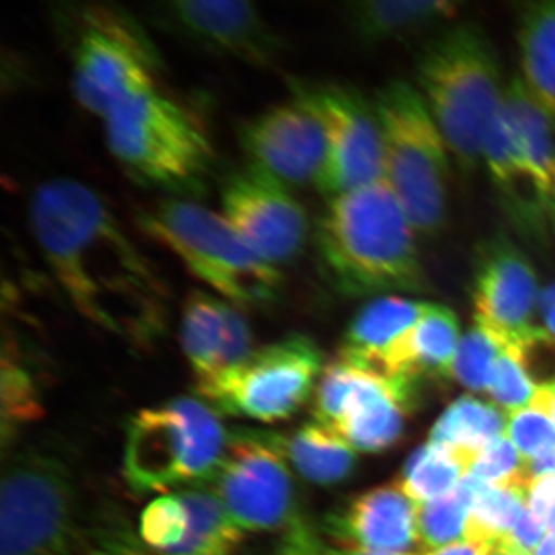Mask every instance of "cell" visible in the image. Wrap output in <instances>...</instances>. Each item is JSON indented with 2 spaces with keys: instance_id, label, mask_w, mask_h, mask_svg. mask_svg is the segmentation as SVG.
Returning a JSON list of instances; mask_svg holds the SVG:
<instances>
[{
  "instance_id": "obj_45",
  "label": "cell",
  "mask_w": 555,
  "mask_h": 555,
  "mask_svg": "<svg viewBox=\"0 0 555 555\" xmlns=\"http://www.w3.org/2000/svg\"><path fill=\"white\" fill-rule=\"evenodd\" d=\"M489 555H529L521 553V551L516 550L511 545H507L503 540H494L492 542L491 551H489Z\"/></svg>"
},
{
  "instance_id": "obj_35",
  "label": "cell",
  "mask_w": 555,
  "mask_h": 555,
  "mask_svg": "<svg viewBox=\"0 0 555 555\" xmlns=\"http://www.w3.org/2000/svg\"><path fill=\"white\" fill-rule=\"evenodd\" d=\"M506 434L525 460L555 451V423L550 409L534 397L528 406L509 412Z\"/></svg>"
},
{
  "instance_id": "obj_1",
  "label": "cell",
  "mask_w": 555,
  "mask_h": 555,
  "mask_svg": "<svg viewBox=\"0 0 555 555\" xmlns=\"http://www.w3.org/2000/svg\"><path fill=\"white\" fill-rule=\"evenodd\" d=\"M30 225L80 315L131 345L163 337L166 287L93 189L75 179L46 182L33 195Z\"/></svg>"
},
{
  "instance_id": "obj_30",
  "label": "cell",
  "mask_w": 555,
  "mask_h": 555,
  "mask_svg": "<svg viewBox=\"0 0 555 555\" xmlns=\"http://www.w3.org/2000/svg\"><path fill=\"white\" fill-rule=\"evenodd\" d=\"M0 408V443L3 452H7L25 427L38 422L43 415L38 385L22 363L16 349L9 345L3 347Z\"/></svg>"
},
{
  "instance_id": "obj_26",
  "label": "cell",
  "mask_w": 555,
  "mask_h": 555,
  "mask_svg": "<svg viewBox=\"0 0 555 555\" xmlns=\"http://www.w3.org/2000/svg\"><path fill=\"white\" fill-rule=\"evenodd\" d=\"M505 412L476 397L459 398L430 430V443L476 455L491 441L505 436Z\"/></svg>"
},
{
  "instance_id": "obj_38",
  "label": "cell",
  "mask_w": 555,
  "mask_h": 555,
  "mask_svg": "<svg viewBox=\"0 0 555 555\" xmlns=\"http://www.w3.org/2000/svg\"><path fill=\"white\" fill-rule=\"evenodd\" d=\"M506 346L537 389L555 385V337L545 327H531Z\"/></svg>"
},
{
  "instance_id": "obj_42",
  "label": "cell",
  "mask_w": 555,
  "mask_h": 555,
  "mask_svg": "<svg viewBox=\"0 0 555 555\" xmlns=\"http://www.w3.org/2000/svg\"><path fill=\"white\" fill-rule=\"evenodd\" d=\"M491 546V540L467 537V539L451 543V545L433 551H423V553L416 555H489Z\"/></svg>"
},
{
  "instance_id": "obj_12",
  "label": "cell",
  "mask_w": 555,
  "mask_h": 555,
  "mask_svg": "<svg viewBox=\"0 0 555 555\" xmlns=\"http://www.w3.org/2000/svg\"><path fill=\"white\" fill-rule=\"evenodd\" d=\"M155 53L131 22L90 11L75 46L73 91L93 115H109L124 102L156 89Z\"/></svg>"
},
{
  "instance_id": "obj_6",
  "label": "cell",
  "mask_w": 555,
  "mask_h": 555,
  "mask_svg": "<svg viewBox=\"0 0 555 555\" xmlns=\"http://www.w3.org/2000/svg\"><path fill=\"white\" fill-rule=\"evenodd\" d=\"M105 139L127 173L173 193L203 189L214 169V149L198 122L153 89L105 116Z\"/></svg>"
},
{
  "instance_id": "obj_17",
  "label": "cell",
  "mask_w": 555,
  "mask_h": 555,
  "mask_svg": "<svg viewBox=\"0 0 555 555\" xmlns=\"http://www.w3.org/2000/svg\"><path fill=\"white\" fill-rule=\"evenodd\" d=\"M171 22L199 46L250 64L269 65L280 42L254 0H164Z\"/></svg>"
},
{
  "instance_id": "obj_27",
  "label": "cell",
  "mask_w": 555,
  "mask_h": 555,
  "mask_svg": "<svg viewBox=\"0 0 555 555\" xmlns=\"http://www.w3.org/2000/svg\"><path fill=\"white\" fill-rule=\"evenodd\" d=\"M507 118L516 130L518 142L539 177L551 189L555 179V127L545 109L526 89L524 80L514 79L503 100Z\"/></svg>"
},
{
  "instance_id": "obj_23",
  "label": "cell",
  "mask_w": 555,
  "mask_h": 555,
  "mask_svg": "<svg viewBox=\"0 0 555 555\" xmlns=\"http://www.w3.org/2000/svg\"><path fill=\"white\" fill-rule=\"evenodd\" d=\"M275 441L288 466L310 483H343L356 470V449L317 420L298 427L291 436L275 434Z\"/></svg>"
},
{
  "instance_id": "obj_3",
  "label": "cell",
  "mask_w": 555,
  "mask_h": 555,
  "mask_svg": "<svg viewBox=\"0 0 555 555\" xmlns=\"http://www.w3.org/2000/svg\"><path fill=\"white\" fill-rule=\"evenodd\" d=\"M416 80L460 169L476 170L506 91L491 40L474 24L447 28L420 54Z\"/></svg>"
},
{
  "instance_id": "obj_41",
  "label": "cell",
  "mask_w": 555,
  "mask_h": 555,
  "mask_svg": "<svg viewBox=\"0 0 555 555\" xmlns=\"http://www.w3.org/2000/svg\"><path fill=\"white\" fill-rule=\"evenodd\" d=\"M284 550L294 551L302 555H416V554H389L377 553V551L358 550V547L346 546H324L313 534V531L305 532V534L295 537L284 543Z\"/></svg>"
},
{
  "instance_id": "obj_29",
  "label": "cell",
  "mask_w": 555,
  "mask_h": 555,
  "mask_svg": "<svg viewBox=\"0 0 555 555\" xmlns=\"http://www.w3.org/2000/svg\"><path fill=\"white\" fill-rule=\"evenodd\" d=\"M477 483V478L467 474L448 495L418 503L416 525L422 553L451 545L469 537L470 509Z\"/></svg>"
},
{
  "instance_id": "obj_7",
  "label": "cell",
  "mask_w": 555,
  "mask_h": 555,
  "mask_svg": "<svg viewBox=\"0 0 555 555\" xmlns=\"http://www.w3.org/2000/svg\"><path fill=\"white\" fill-rule=\"evenodd\" d=\"M382 126L386 181L406 211L412 228L433 238L448 217V144L422 93L393 80L374 102Z\"/></svg>"
},
{
  "instance_id": "obj_43",
  "label": "cell",
  "mask_w": 555,
  "mask_h": 555,
  "mask_svg": "<svg viewBox=\"0 0 555 555\" xmlns=\"http://www.w3.org/2000/svg\"><path fill=\"white\" fill-rule=\"evenodd\" d=\"M539 313L546 331L555 337V283L540 292Z\"/></svg>"
},
{
  "instance_id": "obj_48",
  "label": "cell",
  "mask_w": 555,
  "mask_h": 555,
  "mask_svg": "<svg viewBox=\"0 0 555 555\" xmlns=\"http://www.w3.org/2000/svg\"><path fill=\"white\" fill-rule=\"evenodd\" d=\"M281 555H302V554L292 553V551L283 550V551H281Z\"/></svg>"
},
{
  "instance_id": "obj_32",
  "label": "cell",
  "mask_w": 555,
  "mask_h": 555,
  "mask_svg": "<svg viewBox=\"0 0 555 555\" xmlns=\"http://www.w3.org/2000/svg\"><path fill=\"white\" fill-rule=\"evenodd\" d=\"M506 343L491 328L477 323L460 339L452 363V377L473 392L488 390L496 358Z\"/></svg>"
},
{
  "instance_id": "obj_8",
  "label": "cell",
  "mask_w": 555,
  "mask_h": 555,
  "mask_svg": "<svg viewBox=\"0 0 555 555\" xmlns=\"http://www.w3.org/2000/svg\"><path fill=\"white\" fill-rule=\"evenodd\" d=\"M79 540L67 463L47 451L14 455L0 489V555H72Z\"/></svg>"
},
{
  "instance_id": "obj_2",
  "label": "cell",
  "mask_w": 555,
  "mask_h": 555,
  "mask_svg": "<svg viewBox=\"0 0 555 555\" xmlns=\"http://www.w3.org/2000/svg\"><path fill=\"white\" fill-rule=\"evenodd\" d=\"M415 229L386 179L331 198L317 224L318 257L338 292L372 297L425 291Z\"/></svg>"
},
{
  "instance_id": "obj_46",
  "label": "cell",
  "mask_w": 555,
  "mask_h": 555,
  "mask_svg": "<svg viewBox=\"0 0 555 555\" xmlns=\"http://www.w3.org/2000/svg\"><path fill=\"white\" fill-rule=\"evenodd\" d=\"M534 555H555V532L542 540Z\"/></svg>"
},
{
  "instance_id": "obj_25",
  "label": "cell",
  "mask_w": 555,
  "mask_h": 555,
  "mask_svg": "<svg viewBox=\"0 0 555 555\" xmlns=\"http://www.w3.org/2000/svg\"><path fill=\"white\" fill-rule=\"evenodd\" d=\"M188 509L189 526L179 545L159 555H235L246 532L230 516L217 492L207 486L177 491Z\"/></svg>"
},
{
  "instance_id": "obj_31",
  "label": "cell",
  "mask_w": 555,
  "mask_h": 555,
  "mask_svg": "<svg viewBox=\"0 0 555 555\" xmlns=\"http://www.w3.org/2000/svg\"><path fill=\"white\" fill-rule=\"evenodd\" d=\"M526 509L528 489L502 488L478 480L470 509L469 537L491 542L503 539L516 528Z\"/></svg>"
},
{
  "instance_id": "obj_4",
  "label": "cell",
  "mask_w": 555,
  "mask_h": 555,
  "mask_svg": "<svg viewBox=\"0 0 555 555\" xmlns=\"http://www.w3.org/2000/svg\"><path fill=\"white\" fill-rule=\"evenodd\" d=\"M229 437L217 409L203 398L142 409L127 426L124 477L138 495L203 485L217 473Z\"/></svg>"
},
{
  "instance_id": "obj_19",
  "label": "cell",
  "mask_w": 555,
  "mask_h": 555,
  "mask_svg": "<svg viewBox=\"0 0 555 555\" xmlns=\"http://www.w3.org/2000/svg\"><path fill=\"white\" fill-rule=\"evenodd\" d=\"M181 345L198 383L238 366L254 352V334L235 305L193 292L181 318Z\"/></svg>"
},
{
  "instance_id": "obj_49",
  "label": "cell",
  "mask_w": 555,
  "mask_h": 555,
  "mask_svg": "<svg viewBox=\"0 0 555 555\" xmlns=\"http://www.w3.org/2000/svg\"><path fill=\"white\" fill-rule=\"evenodd\" d=\"M281 555V554H280Z\"/></svg>"
},
{
  "instance_id": "obj_22",
  "label": "cell",
  "mask_w": 555,
  "mask_h": 555,
  "mask_svg": "<svg viewBox=\"0 0 555 555\" xmlns=\"http://www.w3.org/2000/svg\"><path fill=\"white\" fill-rule=\"evenodd\" d=\"M517 42L520 79L555 127V0H524Z\"/></svg>"
},
{
  "instance_id": "obj_10",
  "label": "cell",
  "mask_w": 555,
  "mask_h": 555,
  "mask_svg": "<svg viewBox=\"0 0 555 555\" xmlns=\"http://www.w3.org/2000/svg\"><path fill=\"white\" fill-rule=\"evenodd\" d=\"M275 434L236 430L211 477V489L244 532H284L301 524L294 477Z\"/></svg>"
},
{
  "instance_id": "obj_11",
  "label": "cell",
  "mask_w": 555,
  "mask_h": 555,
  "mask_svg": "<svg viewBox=\"0 0 555 555\" xmlns=\"http://www.w3.org/2000/svg\"><path fill=\"white\" fill-rule=\"evenodd\" d=\"M294 98L317 116L326 137V160L315 188L335 198L386 179L382 126L375 104L352 87L295 82Z\"/></svg>"
},
{
  "instance_id": "obj_21",
  "label": "cell",
  "mask_w": 555,
  "mask_h": 555,
  "mask_svg": "<svg viewBox=\"0 0 555 555\" xmlns=\"http://www.w3.org/2000/svg\"><path fill=\"white\" fill-rule=\"evenodd\" d=\"M427 308L429 302L392 295L372 299L350 321L338 358L372 371L398 339L418 323Z\"/></svg>"
},
{
  "instance_id": "obj_9",
  "label": "cell",
  "mask_w": 555,
  "mask_h": 555,
  "mask_svg": "<svg viewBox=\"0 0 555 555\" xmlns=\"http://www.w3.org/2000/svg\"><path fill=\"white\" fill-rule=\"evenodd\" d=\"M324 367L323 352L312 338L288 335L196 387L201 398L222 414L276 423L308 403Z\"/></svg>"
},
{
  "instance_id": "obj_44",
  "label": "cell",
  "mask_w": 555,
  "mask_h": 555,
  "mask_svg": "<svg viewBox=\"0 0 555 555\" xmlns=\"http://www.w3.org/2000/svg\"><path fill=\"white\" fill-rule=\"evenodd\" d=\"M535 397L546 404V408L550 409V414L553 416L555 423V385L551 387H543V389H537Z\"/></svg>"
},
{
  "instance_id": "obj_5",
  "label": "cell",
  "mask_w": 555,
  "mask_h": 555,
  "mask_svg": "<svg viewBox=\"0 0 555 555\" xmlns=\"http://www.w3.org/2000/svg\"><path fill=\"white\" fill-rule=\"evenodd\" d=\"M139 224L232 305L269 306L283 291L280 269L259 257L228 219L201 204L164 201L144 211Z\"/></svg>"
},
{
  "instance_id": "obj_24",
  "label": "cell",
  "mask_w": 555,
  "mask_h": 555,
  "mask_svg": "<svg viewBox=\"0 0 555 555\" xmlns=\"http://www.w3.org/2000/svg\"><path fill=\"white\" fill-rule=\"evenodd\" d=\"M466 0H349L353 28L367 43L386 42L447 20Z\"/></svg>"
},
{
  "instance_id": "obj_40",
  "label": "cell",
  "mask_w": 555,
  "mask_h": 555,
  "mask_svg": "<svg viewBox=\"0 0 555 555\" xmlns=\"http://www.w3.org/2000/svg\"><path fill=\"white\" fill-rule=\"evenodd\" d=\"M545 525L532 514L528 506L516 528L500 540L506 542L507 545L516 547L521 553L534 555L537 547L542 543L543 535H545Z\"/></svg>"
},
{
  "instance_id": "obj_15",
  "label": "cell",
  "mask_w": 555,
  "mask_h": 555,
  "mask_svg": "<svg viewBox=\"0 0 555 555\" xmlns=\"http://www.w3.org/2000/svg\"><path fill=\"white\" fill-rule=\"evenodd\" d=\"M248 167L291 188L317 185L326 160L320 120L295 98L259 113L240 130Z\"/></svg>"
},
{
  "instance_id": "obj_36",
  "label": "cell",
  "mask_w": 555,
  "mask_h": 555,
  "mask_svg": "<svg viewBox=\"0 0 555 555\" xmlns=\"http://www.w3.org/2000/svg\"><path fill=\"white\" fill-rule=\"evenodd\" d=\"M486 392L503 411L514 412L534 400L537 387L509 347H503L496 358Z\"/></svg>"
},
{
  "instance_id": "obj_37",
  "label": "cell",
  "mask_w": 555,
  "mask_h": 555,
  "mask_svg": "<svg viewBox=\"0 0 555 555\" xmlns=\"http://www.w3.org/2000/svg\"><path fill=\"white\" fill-rule=\"evenodd\" d=\"M83 540L87 555H150L129 521L115 513L101 514Z\"/></svg>"
},
{
  "instance_id": "obj_16",
  "label": "cell",
  "mask_w": 555,
  "mask_h": 555,
  "mask_svg": "<svg viewBox=\"0 0 555 555\" xmlns=\"http://www.w3.org/2000/svg\"><path fill=\"white\" fill-rule=\"evenodd\" d=\"M540 292L534 268L509 240L495 238L480 248L473 288L476 321L506 345L534 327Z\"/></svg>"
},
{
  "instance_id": "obj_28",
  "label": "cell",
  "mask_w": 555,
  "mask_h": 555,
  "mask_svg": "<svg viewBox=\"0 0 555 555\" xmlns=\"http://www.w3.org/2000/svg\"><path fill=\"white\" fill-rule=\"evenodd\" d=\"M476 455L456 449L426 444L416 449L404 467L400 485L416 503L440 499L454 491L467 476Z\"/></svg>"
},
{
  "instance_id": "obj_39",
  "label": "cell",
  "mask_w": 555,
  "mask_h": 555,
  "mask_svg": "<svg viewBox=\"0 0 555 555\" xmlns=\"http://www.w3.org/2000/svg\"><path fill=\"white\" fill-rule=\"evenodd\" d=\"M528 506L546 529L555 532V474L535 478L529 483Z\"/></svg>"
},
{
  "instance_id": "obj_47",
  "label": "cell",
  "mask_w": 555,
  "mask_h": 555,
  "mask_svg": "<svg viewBox=\"0 0 555 555\" xmlns=\"http://www.w3.org/2000/svg\"><path fill=\"white\" fill-rule=\"evenodd\" d=\"M551 217H553L555 228V179L553 184V193H551Z\"/></svg>"
},
{
  "instance_id": "obj_33",
  "label": "cell",
  "mask_w": 555,
  "mask_h": 555,
  "mask_svg": "<svg viewBox=\"0 0 555 555\" xmlns=\"http://www.w3.org/2000/svg\"><path fill=\"white\" fill-rule=\"evenodd\" d=\"M188 526V509L175 492L149 503L139 520L138 534L145 546L159 555L182 542Z\"/></svg>"
},
{
  "instance_id": "obj_14",
  "label": "cell",
  "mask_w": 555,
  "mask_h": 555,
  "mask_svg": "<svg viewBox=\"0 0 555 555\" xmlns=\"http://www.w3.org/2000/svg\"><path fill=\"white\" fill-rule=\"evenodd\" d=\"M221 204L222 217L269 264L280 269L305 250L308 215L275 178L254 167L235 171L222 185Z\"/></svg>"
},
{
  "instance_id": "obj_20",
  "label": "cell",
  "mask_w": 555,
  "mask_h": 555,
  "mask_svg": "<svg viewBox=\"0 0 555 555\" xmlns=\"http://www.w3.org/2000/svg\"><path fill=\"white\" fill-rule=\"evenodd\" d=\"M483 163L511 217L529 232H539L551 215V189L529 163L503 104L486 131Z\"/></svg>"
},
{
  "instance_id": "obj_18",
  "label": "cell",
  "mask_w": 555,
  "mask_h": 555,
  "mask_svg": "<svg viewBox=\"0 0 555 555\" xmlns=\"http://www.w3.org/2000/svg\"><path fill=\"white\" fill-rule=\"evenodd\" d=\"M418 503L400 483L378 486L356 496L341 514L328 518L338 546L389 554H420Z\"/></svg>"
},
{
  "instance_id": "obj_13",
  "label": "cell",
  "mask_w": 555,
  "mask_h": 555,
  "mask_svg": "<svg viewBox=\"0 0 555 555\" xmlns=\"http://www.w3.org/2000/svg\"><path fill=\"white\" fill-rule=\"evenodd\" d=\"M313 416L356 451L382 452L403 437L411 400L393 383L337 358L313 393Z\"/></svg>"
},
{
  "instance_id": "obj_34",
  "label": "cell",
  "mask_w": 555,
  "mask_h": 555,
  "mask_svg": "<svg viewBox=\"0 0 555 555\" xmlns=\"http://www.w3.org/2000/svg\"><path fill=\"white\" fill-rule=\"evenodd\" d=\"M467 474L486 485L502 488L528 489L529 486L525 456L506 434L478 452Z\"/></svg>"
}]
</instances>
